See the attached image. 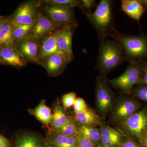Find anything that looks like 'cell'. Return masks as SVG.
Returning a JSON list of instances; mask_svg holds the SVG:
<instances>
[{
  "mask_svg": "<svg viewBox=\"0 0 147 147\" xmlns=\"http://www.w3.org/2000/svg\"><path fill=\"white\" fill-rule=\"evenodd\" d=\"M97 147H103L102 146H101V145H99V146H98Z\"/></svg>",
  "mask_w": 147,
  "mask_h": 147,
  "instance_id": "cell-40",
  "label": "cell"
},
{
  "mask_svg": "<svg viewBox=\"0 0 147 147\" xmlns=\"http://www.w3.org/2000/svg\"><path fill=\"white\" fill-rule=\"evenodd\" d=\"M69 118L65 110L59 105H56L54 108L52 116L51 125V132L53 133L59 129L68 121Z\"/></svg>",
  "mask_w": 147,
  "mask_h": 147,
  "instance_id": "cell-22",
  "label": "cell"
},
{
  "mask_svg": "<svg viewBox=\"0 0 147 147\" xmlns=\"http://www.w3.org/2000/svg\"><path fill=\"white\" fill-rule=\"evenodd\" d=\"M141 105L131 98H125L118 103L113 109L112 119L120 123L140 110Z\"/></svg>",
  "mask_w": 147,
  "mask_h": 147,
  "instance_id": "cell-12",
  "label": "cell"
},
{
  "mask_svg": "<svg viewBox=\"0 0 147 147\" xmlns=\"http://www.w3.org/2000/svg\"><path fill=\"white\" fill-rule=\"evenodd\" d=\"M121 8L130 18L139 22L146 11L144 6L138 0H123Z\"/></svg>",
  "mask_w": 147,
  "mask_h": 147,
  "instance_id": "cell-17",
  "label": "cell"
},
{
  "mask_svg": "<svg viewBox=\"0 0 147 147\" xmlns=\"http://www.w3.org/2000/svg\"><path fill=\"white\" fill-rule=\"evenodd\" d=\"M130 93L134 97L147 103V85L139 84L133 87Z\"/></svg>",
  "mask_w": 147,
  "mask_h": 147,
  "instance_id": "cell-27",
  "label": "cell"
},
{
  "mask_svg": "<svg viewBox=\"0 0 147 147\" xmlns=\"http://www.w3.org/2000/svg\"><path fill=\"white\" fill-rule=\"evenodd\" d=\"M142 62H131L120 76L110 79L108 82L115 88L124 93L129 94L134 86L141 84Z\"/></svg>",
  "mask_w": 147,
  "mask_h": 147,
  "instance_id": "cell-3",
  "label": "cell"
},
{
  "mask_svg": "<svg viewBox=\"0 0 147 147\" xmlns=\"http://www.w3.org/2000/svg\"></svg>",
  "mask_w": 147,
  "mask_h": 147,
  "instance_id": "cell-41",
  "label": "cell"
},
{
  "mask_svg": "<svg viewBox=\"0 0 147 147\" xmlns=\"http://www.w3.org/2000/svg\"><path fill=\"white\" fill-rule=\"evenodd\" d=\"M74 114L75 121L79 123L80 125L96 127L102 125L100 117L91 108H88L84 112Z\"/></svg>",
  "mask_w": 147,
  "mask_h": 147,
  "instance_id": "cell-18",
  "label": "cell"
},
{
  "mask_svg": "<svg viewBox=\"0 0 147 147\" xmlns=\"http://www.w3.org/2000/svg\"><path fill=\"white\" fill-rule=\"evenodd\" d=\"M40 41L28 36L14 43V47L27 61L41 65L39 57Z\"/></svg>",
  "mask_w": 147,
  "mask_h": 147,
  "instance_id": "cell-10",
  "label": "cell"
},
{
  "mask_svg": "<svg viewBox=\"0 0 147 147\" xmlns=\"http://www.w3.org/2000/svg\"><path fill=\"white\" fill-rule=\"evenodd\" d=\"M44 144L36 135L26 134L16 137L13 147H43Z\"/></svg>",
  "mask_w": 147,
  "mask_h": 147,
  "instance_id": "cell-20",
  "label": "cell"
},
{
  "mask_svg": "<svg viewBox=\"0 0 147 147\" xmlns=\"http://www.w3.org/2000/svg\"><path fill=\"white\" fill-rule=\"evenodd\" d=\"M120 124L127 137L139 142L147 130V106L139 110Z\"/></svg>",
  "mask_w": 147,
  "mask_h": 147,
  "instance_id": "cell-6",
  "label": "cell"
},
{
  "mask_svg": "<svg viewBox=\"0 0 147 147\" xmlns=\"http://www.w3.org/2000/svg\"><path fill=\"white\" fill-rule=\"evenodd\" d=\"M40 1L43 4L69 6L74 8L76 7H81V1L76 0H44Z\"/></svg>",
  "mask_w": 147,
  "mask_h": 147,
  "instance_id": "cell-28",
  "label": "cell"
},
{
  "mask_svg": "<svg viewBox=\"0 0 147 147\" xmlns=\"http://www.w3.org/2000/svg\"><path fill=\"white\" fill-rule=\"evenodd\" d=\"M28 61L13 45H0V64L22 67Z\"/></svg>",
  "mask_w": 147,
  "mask_h": 147,
  "instance_id": "cell-13",
  "label": "cell"
},
{
  "mask_svg": "<svg viewBox=\"0 0 147 147\" xmlns=\"http://www.w3.org/2000/svg\"><path fill=\"white\" fill-rule=\"evenodd\" d=\"M76 98V93L74 92H70L64 95L62 97L63 108L66 110L73 106Z\"/></svg>",
  "mask_w": 147,
  "mask_h": 147,
  "instance_id": "cell-29",
  "label": "cell"
},
{
  "mask_svg": "<svg viewBox=\"0 0 147 147\" xmlns=\"http://www.w3.org/2000/svg\"><path fill=\"white\" fill-rule=\"evenodd\" d=\"M0 147H12L9 139L0 134Z\"/></svg>",
  "mask_w": 147,
  "mask_h": 147,
  "instance_id": "cell-35",
  "label": "cell"
},
{
  "mask_svg": "<svg viewBox=\"0 0 147 147\" xmlns=\"http://www.w3.org/2000/svg\"><path fill=\"white\" fill-rule=\"evenodd\" d=\"M139 143L141 147H147V130L142 135Z\"/></svg>",
  "mask_w": 147,
  "mask_h": 147,
  "instance_id": "cell-36",
  "label": "cell"
},
{
  "mask_svg": "<svg viewBox=\"0 0 147 147\" xmlns=\"http://www.w3.org/2000/svg\"><path fill=\"white\" fill-rule=\"evenodd\" d=\"M70 62L62 54H55L45 58L41 61V65L46 69L50 76L61 74Z\"/></svg>",
  "mask_w": 147,
  "mask_h": 147,
  "instance_id": "cell-14",
  "label": "cell"
},
{
  "mask_svg": "<svg viewBox=\"0 0 147 147\" xmlns=\"http://www.w3.org/2000/svg\"><path fill=\"white\" fill-rule=\"evenodd\" d=\"M125 59L124 52L115 40H100L96 67L101 75L105 76L121 65Z\"/></svg>",
  "mask_w": 147,
  "mask_h": 147,
  "instance_id": "cell-2",
  "label": "cell"
},
{
  "mask_svg": "<svg viewBox=\"0 0 147 147\" xmlns=\"http://www.w3.org/2000/svg\"><path fill=\"white\" fill-rule=\"evenodd\" d=\"M76 26H64L57 30V42L59 50L69 61L74 59L72 50V37Z\"/></svg>",
  "mask_w": 147,
  "mask_h": 147,
  "instance_id": "cell-11",
  "label": "cell"
},
{
  "mask_svg": "<svg viewBox=\"0 0 147 147\" xmlns=\"http://www.w3.org/2000/svg\"><path fill=\"white\" fill-rule=\"evenodd\" d=\"M46 142H50L55 147H78V136L65 137L58 134H50Z\"/></svg>",
  "mask_w": 147,
  "mask_h": 147,
  "instance_id": "cell-21",
  "label": "cell"
},
{
  "mask_svg": "<svg viewBox=\"0 0 147 147\" xmlns=\"http://www.w3.org/2000/svg\"><path fill=\"white\" fill-rule=\"evenodd\" d=\"M78 133V127L76 121L69 117L68 121L63 126L55 132L50 134H58L65 137H72L77 136Z\"/></svg>",
  "mask_w": 147,
  "mask_h": 147,
  "instance_id": "cell-24",
  "label": "cell"
},
{
  "mask_svg": "<svg viewBox=\"0 0 147 147\" xmlns=\"http://www.w3.org/2000/svg\"><path fill=\"white\" fill-rule=\"evenodd\" d=\"M112 37L123 48L125 59L129 62H142L147 59V35L129 36L122 34L112 28L107 36Z\"/></svg>",
  "mask_w": 147,
  "mask_h": 147,
  "instance_id": "cell-1",
  "label": "cell"
},
{
  "mask_svg": "<svg viewBox=\"0 0 147 147\" xmlns=\"http://www.w3.org/2000/svg\"><path fill=\"white\" fill-rule=\"evenodd\" d=\"M142 76L141 84L147 85V62L145 61L142 62Z\"/></svg>",
  "mask_w": 147,
  "mask_h": 147,
  "instance_id": "cell-34",
  "label": "cell"
},
{
  "mask_svg": "<svg viewBox=\"0 0 147 147\" xmlns=\"http://www.w3.org/2000/svg\"><path fill=\"white\" fill-rule=\"evenodd\" d=\"M43 147H55L54 145L50 142H45L44 144V146Z\"/></svg>",
  "mask_w": 147,
  "mask_h": 147,
  "instance_id": "cell-39",
  "label": "cell"
},
{
  "mask_svg": "<svg viewBox=\"0 0 147 147\" xmlns=\"http://www.w3.org/2000/svg\"><path fill=\"white\" fill-rule=\"evenodd\" d=\"M78 147H97L89 139L78 131Z\"/></svg>",
  "mask_w": 147,
  "mask_h": 147,
  "instance_id": "cell-32",
  "label": "cell"
},
{
  "mask_svg": "<svg viewBox=\"0 0 147 147\" xmlns=\"http://www.w3.org/2000/svg\"><path fill=\"white\" fill-rule=\"evenodd\" d=\"M88 19L94 26L100 40L104 39L111 27L112 2L109 0H101L95 10Z\"/></svg>",
  "mask_w": 147,
  "mask_h": 147,
  "instance_id": "cell-4",
  "label": "cell"
},
{
  "mask_svg": "<svg viewBox=\"0 0 147 147\" xmlns=\"http://www.w3.org/2000/svg\"><path fill=\"white\" fill-rule=\"evenodd\" d=\"M57 36V30L47 35L40 40L39 57L40 61L54 54H62L58 48Z\"/></svg>",
  "mask_w": 147,
  "mask_h": 147,
  "instance_id": "cell-16",
  "label": "cell"
},
{
  "mask_svg": "<svg viewBox=\"0 0 147 147\" xmlns=\"http://www.w3.org/2000/svg\"><path fill=\"white\" fill-rule=\"evenodd\" d=\"M78 131L81 132L96 146L100 145V129L93 127L80 125L78 127Z\"/></svg>",
  "mask_w": 147,
  "mask_h": 147,
  "instance_id": "cell-23",
  "label": "cell"
},
{
  "mask_svg": "<svg viewBox=\"0 0 147 147\" xmlns=\"http://www.w3.org/2000/svg\"><path fill=\"white\" fill-rule=\"evenodd\" d=\"M32 26L21 25L13 27V37L14 43L28 36Z\"/></svg>",
  "mask_w": 147,
  "mask_h": 147,
  "instance_id": "cell-26",
  "label": "cell"
},
{
  "mask_svg": "<svg viewBox=\"0 0 147 147\" xmlns=\"http://www.w3.org/2000/svg\"><path fill=\"white\" fill-rule=\"evenodd\" d=\"M73 107L74 113H82L88 108L85 100L82 98H76Z\"/></svg>",
  "mask_w": 147,
  "mask_h": 147,
  "instance_id": "cell-31",
  "label": "cell"
},
{
  "mask_svg": "<svg viewBox=\"0 0 147 147\" xmlns=\"http://www.w3.org/2000/svg\"><path fill=\"white\" fill-rule=\"evenodd\" d=\"M29 112L45 126L48 127L51 124L53 113L50 107L46 105L45 100H41L36 107L29 110Z\"/></svg>",
  "mask_w": 147,
  "mask_h": 147,
  "instance_id": "cell-19",
  "label": "cell"
},
{
  "mask_svg": "<svg viewBox=\"0 0 147 147\" xmlns=\"http://www.w3.org/2000/svg\"><path fill=\"white\" fill-rule=\"evenodd\" d=\"M40 9L48 18L60 28L68 25L77 26L74 7L42 3Z\"/></svg>",
  "mask_w": 147,
  "mask_h": 147,
  "instance_id": "cell-5",
  "label": "cell"
},
{
  "mask_svg": "<svg viewBox=\"0 0 147 147\" xmlns=\"http://www.w3.org/2000/svg\"><path fill=\"white\" fill-rule=\"evenodd\" d=\"M13 27L11 24L10 19L6 25L0 35V45H13L14 44L13 37Z\"/></svg>",
  "mask_w": 147,
  "mask_h": 147,
  "instance_id": "cell-25",
  "label": "cell"
},
{
  "mask_svg": "<svg viewBox=\"0 0 147 147\" xmlns=\"http://www.w3.org/2000/svg\"><path fill=\"white\" fill-rule=\"evenodd\" d=\"M96 97L98 111L102 115H105L113 108V96L105 76L100 75L96 79Z\"/></svg>",
  "mask_w": 147,
  "mask_h": 147,
  "instance_id": "cell-8",
  "label": "cell"
},
{
  "mask_svg": "<svg viewBox=\"0 0 147 147\" xmlns=\"http://www.w3.org/2000/svg\"><path fill=\"white\" fill-rule=\"evenodd\" d=\"M139 1L144 6L146 11H147V0H139Z\"/></svg>",
  "mask_w": 147,
  "mask_h": 147,
  "instance_id": "cell-38",
  "label": "cell"
},
{
  "mask_svg": "<svg viewBox=\"0 0 147 147\" xmlns=\"http://www.w3.org/2000/svg\"><path fill=\"white\" fill-rule=\"evenodd\" d=\"M40 1H28L21 4L10 18L13 27L21 25L33 26L41 7Z\"/></svg>",
  "mask_w": 147,
  "mask_h": 147,
  "instance_id": "cell-7",
  "label": "cell"
},
{
  "mask_svg": "<svg viewBox=\"0 0 147 147\" xmlns=\"http://www.w3.org/2000/svg\"><path fill=\"white\" fill-rule=\"evenodd\" d=\"M100 145L105 147H118L126 139L123 132L102 124L100 128Z\"/></svg>",
  "mask_w": 147,
  "mask_h": 147,
  "instance_id": "cell-15",
  "label": "cell"
},
{
  "mask_svg": "<svg viewBox=\"0 0 147 147\" xmlns=\"http://www.w3.org/2000/svg\"><path fill=\"white\" fill-rule=\"evenodd\" d=\"M81 1V8L84 11L87 18L92 14L91 9L96 5V2L94 0H82Z\"/></svg>",
  "mask_w": 147,
  "mask_h": 147,
  "instance_id": "cell-30",
  "label": "cell"
},
{
  "mask_svg": "<svg viewBox=\"0 0 147 147\" xmlns=\"http://www.w3.org/2000/svg\"><path fill=\"white\" fill-rule=\"evenodd\" d=\"M59 27L40 11L38 12L28 36L40 41L44 37L59 28Z\"/></svg>",
  "mask_w": 147,
  "mask_h": 147,
  "instance_id": "cell-9",
  "label": "cell"
},
{
  "mask_svg": "<svg viewBox=\"0 0 147 147\" xmlns=\"http://www.w3.org/2000/svg\"><path fill=\"white\" fill-rule=\"evenodd\" d=\"M118 147H141L139 142L127 137L119 145Z\"/></svg>",
  "mask_w": 147,
  "mask_h": 147,
  "instance_id": "cell-33",
  "label": "cell"
},
{
  "mask_svg": "<svg viewBox=\"0 0 147 147\" xmlns=\"http://www.w3.org/2000/svg\"><path fill=\"white\" fill-rule=\"evenodd\" d=\"M10 18L0 16V35Z\"/></svg>",
  "mask_w": 147,
  "mask_h": 147,
  "instance_id": "cell-37",
  "label": "cell"
}]
</instances>
